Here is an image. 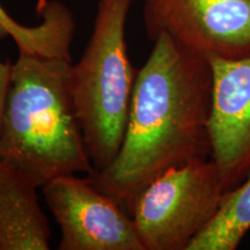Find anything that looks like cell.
<instances>
[{
    "label": "cell",
    "instance_id": "6da1fadb",
    "mask_svg": "<svg viewBox=\"0 0 250 250\" xmlns=\"http://www.w3.org/2000/svg\"><path fill=\"white\" fill-rule=\"evenodd\" d=\"M212 102L211 62L159 36L137 72L116 158L87 179L129 211L134 196L159 175L211 159Z\"/></svg>",
    "mask_w": 250,
    "mask_h": 250
},
{
    "label": "cell",
    "instance_id": "9c48e42d",
    "mask_svg": "<svg viewBox=\"0 0 250 250\" xmlns=\"http://www.w3.org/2000/svg\"><path fill=\"white\" fill-rule=\"evenodd\" d=\"M76 22L66 6L50 1L42 7V22L36 26L19 23L0 5V40L11 37L19 54L59 57L72 61L71 45Z\"/></svg>",
    "mask_w": 250,
    "mask_h": 250
},
{
    "label": "cell",
    "instance_id": "8fae6325",
    "mask_svg": "<svg viewBox=\"0 0 250 250\" xmlns=\"http://www.w3.org/2000/svg\"><path fill=\"white\" fill-rule=\"evenodd\" d=\"M12 70H13V64L11 62L0 61V132H1L6 101H7L9 86H11Z\"/></svg>",
    "mask_w": 250,
    "mask_h": 250
},
{
    "label": "cell",
    "instance_id": "30bf717a",
    "mask_svg": "<svg viewBox=\"0 0 250 250\" xmlns=\"http://www.w3.org/2000/svg\"><path fill=\"white\" fill-rule=\"evenodd\" d=\"M250 230V174L225 193L213 220L188 250H235Z\"/></svg>",
    "mask_w": 250,
    "mask_h": 250
},
{
    "label": "cell",
    "instance_id": "3957f363",
    "mask_svg": "<svg viewBox=\"0 0 250 250\" xmlns=\"http://www.w3.org/2000/svg\"><path fill=\"white\" fill-rule=\"evenodd\" d=\"M132 0H99L85 51L71 65V89L95 173L116 158L123 143L137 72L125 29Z\"/></svg>",
    "mask_w": 250,
    "mask_h": 250
},
{
    "label": "cell",
    "instance_id": "7a4b0ae2",
    "mask_svg": "<svg viewBox=\"0 0 250 250\" xmlns=\"http://www.w3.org/2000/svg\"><path fill=\"white\" fill-rule=\"evenodd\" d=\"M70 59L19 54L0 132V159L39 188L62 175L95 168L71 89Z\"/></svg>",
    "mask_w": 250,
    "mask_h": 250
},
{
    "label": "cell",
    "instance_id": "277c9868",
    "mask_svg": "<svg viewBox=\"0 0 250 250\" xmlns=\"http://www.w3.org/2000/svg\"><path fill=\"white\" fill-rule=\"evenodd\" d=\"M227 192L212 159L165 171L129 208L144 250H188L219 212Z\"/></svg>",
    "mask_w": 250,
    "mask_h": 250
},
{
    "label": "cell",
    "instance_id": "5b68a950",
    "mask_svg": "<svg viewBox=\"0 0 250 250\" xmlns=\"http://www.w3.org/2000/svg\"><path fill=\"white\" fill-rule=\"evenodd\" d=\"M148 39L169 36L181 48L212 59L250 55V0H143Z\"/></svg>",
    "mask_w": 250,
    "mask_h": 250
},
{
    "label": "cell",
    "instance_id": "8992f818",
    "mask_svg": "<svg viewBox=\"0 0 250 250\" xmlns=\"http://www.w3.org/2000/svg\"><path fill=\"white\" fill-rule=\"evenodd\" d=\"M42 192L61 229L59 250H144L126 208L87 177L62 175Z\"/></svg>",
    "mask_w": 250,
    "mask_h": 250
},
{
    "label": "cell",
    "instance_id": "ba28073f",
    "mask_svg": "<svg viewBox=\"0 0 250 250\" xmlns=\"http://www.w3.org/2000/svg\"><path fill=\"white\" fill-rule=\"evenodd\" d=\"M37 189L23 171L0 159V250L50 248V225Z\"/></svg>",
    "mask_w": 250,
    "mask_h": 250
},
{
    "label": "cell",
    "instance_id": "52a82bcc",
    "mask_svg": "<svg viewBox=\"0 0 250 250\" xmlns=\"http://www.w3.org/2000/svg\"><path fill=\"white\" fill-rule=\"evenodd\" d=\"M210 62L213 71L211 159L229 191L250 174V55Z\"/></svg>",
    "mask_w": 250,
    "mask_h": 250
}]
</instances>
